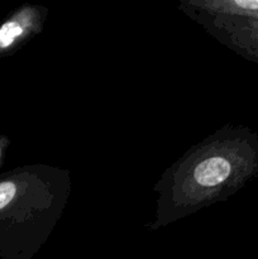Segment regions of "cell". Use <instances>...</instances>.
I'll use <instances>...</instances> for the list:
<instances>
[{
  "instance_id": "6da1fadb",
  "label": "cell",
  "mask_w": 258,
  "mask_h": 259,
  "mask_svg": "<svg viewBox=\"0 0 258 259\" xmlns=\"http://www.w3.org/2000/svg\"><path fill=\"white\" fill-rule=\"evenodd\" d=\"M2 157H3V146H2V142H0V162H2Z\"/></svg>"
}]
</instances>
